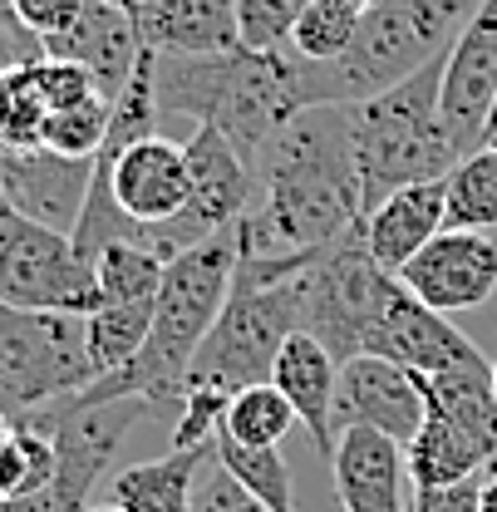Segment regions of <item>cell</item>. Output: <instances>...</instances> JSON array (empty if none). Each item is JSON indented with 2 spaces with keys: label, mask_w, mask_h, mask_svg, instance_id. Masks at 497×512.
Returning a JSON list of instances; mask_svg holds the SVG:
<instances>
[{
  "label": "cell",
  "mask_w": 497,
  "mask_h": 512,
  "mask_svg": "<svg viewBox=\"0 0 497 512\" xmlns=\"http://www.w3.org/2000/svg\"><path fill=\"white\" fill-rule=\"evenodd\" d=\"M0 301L20 311L89 316L99 306V276L74 252L69 232H55L0 197Z\"/></svg>",
  "instance_id": "ba28073f"
},
{
  "label": "cell",
  "mask_w": 497,
  "mask_h": 512,
  "mask_svg": "<svg viewBox=\"0 0 497 512\" xmlns=\"http://www.w3.org/2000/svg\"><path fill=\"white\" fill-rule=\"evenodd\" d=\"M99 380L84 316L20 311L0 301V409L10 419L40 414Z\"/></svg>",
  "instance_id": "8992f818"
},
{
  "label": "cell",
  "mask_w": 497,
  "mask_h": 512,
  "mask_svg": "<svg viewBox=\"0 0 497 512\" xmlns=\"http://www.w3.org/2000/svg\"><path fill=\"white\" fill-rule=\"evenodd\" d=\"M217 453V444L207 448H168L163 458L148 463H128L109 478V503L124 512H187L192 488L202 463Z\"/></svg>",
  "instance_id": "44dd1931"
},
{
  "label": "cell",
  "mask_w": 497,
  "mask_h": 512,
  "mask_svg": "<svg viewBox=\"0 0 497 512\" xmlns=\"http://www.w3.org/2000/svg\"><path fill=\"white\" fill-rule=\"evenodd\" d=\"M187 512H266V508L251 498L247 488L222 468V458L212 453V458L202 463V473H197V488H192Z\"/></svg>",
  "instance_id": "e575fe53"
},
{
  "label": "cell",
  "mask_w": 497,
  "mask_h": 512,
  "mask_svg": "<svg viewBox=\"0 0 497 512\" xmlns=\"http://www.w3.org/2000/svg\"><path fill=\"white\" fill-rule=\"evenodd\" d=\"M94 163L109 173V197L119 202V212L148 232H158L163 222H173L187 207V192H192L187 148L163 133H148L133 143L109 133L104 148L94 153Z\"/></svg>",
  "instance_id": "30bf717a"
},
{
  "label": "cell",
  "mask_w": 497,
  "mask_h": 512,
  "mask_svg": "<svg viewBox=\"0 0 497 512\" xmlns=\"http://www.w3.org/2000/svg\"><path fill=\"white\" fill-rule=\"evenodd\" d=\"M404 473H409V453L399 439L379 429L335 434L330 478H335L340 512H409L414 503L404 498Z\"/></svg>",
  "instance_id": "e0dca14e"
},
{
  "label": "cell",
  "mask_w": 497,
  "mask_h": 512,
  "mask_svg": "<svg viewBox=\"0 0 497 512\" xmlns=\"http://www.w3.org/2000/svg\"><path fill=\"white\" fill-rule=\"evenodd\" d=\"M429 399H424V380L384 355H355L340 365V384H335V434L340 429H379L389 439L409 448L414 434L424 429Z\"/></svg>",
  "instance_id": "4fadbf2b"
},
{
  "label": "cell",
  "mask_w": 497,
  "mask_h": 512,
  "mask_svg": "<svg viewBox=\"0 0 497 512\" xmlns=\"http://www.w3.org/2000/svg\"><path fill=\"white\" fill-rule=\"evenodd\" d=\"M404 291H414L438 316L478 311L497 296V237L443 227L424 252L399 271Z\"/></svg>",
  "instance_id": "7c38bea8"
},
{
  "label": "cell",
  "mask_w": 497,
  "mask_h": 512,
  "mask_svg": "<svg viewBox=\"0 0 497 512\" xmlns=\"http://www.w3.org/2000/svg\"><path fill=\"white\" fill-rule=\"evenodd\" d=\"M109 119H114V104L109 99H89V104H74V109H55L45 119L40 143L55 148L64 158H94L109 138Z\"/></svg>",
  "instance_id": "f546056e"
},
{
  "label": "cell",
  "mask_w": 497,
  "mask_h": 512,
  "mask_svg": "<svg viewBox=\"0 0 497 512\" xmlns=\"http://www.w3.org/2000/svg\"><path fill=\"white\" fill-rule=\"evenodd\" d=\"M60 468V448L45 429L15 419L10 439L0 448V498H20V493H35L55 478Z\"/></svg>",
  "instance_id": "83f0119b"
},
{
  "label": "cell",
  "mask_w": 497,
  "mask_h": 512,
  "mask_svg": "<svg viewBox=\"0 0 497 512\" xmlns=\"http://www.w3.org/2000/svg\"><path fill=\"white\" fill-rule=\"evenodd\" d=\"M365 355H384L414 375H438L468 355H478V345L453 325V316H438L434 306H424L414 291H404V281L394 276L384 286V301L374 311Z\"/></svg>",
  "instance_id": "9a60e30c"
},
{
  "label": "cell",
  "mask_w": 497,
  "mask_h": 512,
  "mask_svg": "<svg viewBox=\"0 0 497 512\" xmlns=\"http://www.w3.org/2000/svg\"><path fill=\"white\" fill-rule=\"evenodd\" d=\"M330 5H340V10H355V15H365L374 0H330Z\"/></svg>",
  "instance_id": "ab89813d"
},
{
  "label": "cell",
  "mask_w": 497,
  "mask_h": 512,
  "mask_svg": "<svg viewBox=\"0 0 497 512\" xmlns=\"http://www.w3.org/2000/svg\"><path fill=\"white\" fill-rule=\"evenodd\" d=\"M409 512H414V508H409Z\"/></svg>",
  "instance_id": "f6af8a7d"
},
{
  "label": "cell",
  "mask_w": 497,
  "mask_h": 512,
  "mask_svg": "<svg viewBox=\"0 0 497 512\" xmlns=\"http://www.w3.org/2000/svg\"><path fill=\"white\" fill-rule=\"evenodd\" d=\"M478 5L483 0H374L355 25L350 50L340 60H325L335 99L360 104L394 89L458 40Z\"/></svg>",
  "instance_id": "5b68a950"
},
{
  "label": "cell",
  "mask_w": 497,
  "mask_h": 512,
  "mask_svg": "<svg viewBox=\"0 0 497 512\" xmlns=\"http://www.w3.org/2000/svg\"><path fill=\"white\" fill-rule=\"evenodd\" d=\"M227 389H187L183 409L173 419V448H207L217 444L212 434H222V414H227Z\"/></svg>",
  "instance_id": "836d02e7"
},
{
  "label": "cell",
  "mask_w": 497,
  "mask_h": 512,
  "mask_svg": "<svg viewBox=\"0 0 497 512\" xmlns=\"http://www.w3.org/2000/svg\"><path fill=\"white\" fill-rule=\"evenodd\" d=\"M306 261H256L237 256L232 291L222 301V316L212 320L202 350L192 355L187 389H247L271 380V365L281 345L301 330L296 311V271Z\"/></svg>",
  "instance_id": "277c9868"
},
{
  "label": "cell",
  "mask_w": 497,
  "mask_h": 512,
  "mask_svg": "<svg viewBox=\"0 0 497 512\" xmlns=\"http://www.w3.org/2000/svg\"><path fill=\"white\" fill-rule=\"evenodd\" d=\"M45 99L30 79V64H15V69H0V138L5 143H40L45 133Z\"/></svg>",
  "instance_id": "4dcf8cb0"
},
{
  "label": "cell",
  "mask_w": 497,
  "mask_h": 512,
  "mask_svg": "<svg viewBox=\"0 0 497 512\" xmlns=\"http://www.w3.org/2000/svg\"><path fill=\"white\" fill-rule=\"evenodd\" d=\"M138 35L158 55H227L242 50L237 0H138Z\"/></svg>",
  "instance_id": "ac0fdd59"
},
{
  "label": "cell",
  "mask_w": 497,
  "mask_h": 512,
  "mask_svg": "<svg viewBox=\"0 0 497 512\" xmlns=\"http://www.w3.org/2000/svg\"><path fill=\"white\" fill-rule=\"evenodd\" d=\"M217 458L266 512H296V483H291V463L281 458V448H247L217 439Z\"/></svg>",
  "instance_id": "484cf974"
},
{
  "label": "cell",
  "mask_w": 497,
  "mask_h": 512,
  "mask_svg": "<svg viewBox=\"0 0 497 512\" xmlns=\"http://www.w3.org/2000/svg\"><path fill=\"white\" fill-rule=\"evenodd\" d=\"M237 256H242L237 232L168 256V271H163V286H158V301H153V330H148L143 350L124 370L94 380L74 399H94V404L99 399H143L153 414L178 419L192 355L202 350L212 320L222 316V301H227L232 276H237Z\"/></svg>",
  "instance_id": "7a4b0ae2"
},
{
  "label": "cell",
  "mask_w": 497,
  "mask_h": 512,
  "mask_svg": "<svg viewBox=\"0 0 497 512\" xmlns=\"http://www.w3.org/2000/svg\"><path fill=\"white\" fill-rule=\"evenodd\" d=\"M483 512H497V463L483 473Z\"/></svg>",
  "instance_id": "f35d334b"
},
{
  "label": "cell",
  "mask_w": 497,
  "mask_h": 512,
  "mask_svg": "<svg viewBox=\"0 0 497 512\" xmlns=\"http://www.w3.org/2000/svg\"><path fill=\"white\" fill-rule=\"evenodd\" d=\"M153 330V301H99L89 316H84V335H89V360L104 375L124 370L128 360L143 350Z\"/></svg>",
  "instance_id": "cb8c5ba5"
},
{
  "label": "cell",
  "mask_w": 497,
  "mask_h": 512,
  "mask_svg": "<svg viewBox=\"0 0 497 512\" xmlns=\"http://www.w3.org/2000/svg\"><path fill=\"white\" fill-rule=\"evenodd\" d=\"M443 227L497 232V143L463 153L443 178Z\"/></svg>",
  "instance_id": "603a6c76"
},
{
  "label": "cell",
  "mask_w": 497,
  "mask_h": 512,
  "mask_svg": "<svg viewBox=\"0 0 497 512\" xmlns=\"http://www.w3.org/2000/svg\"><path fill=\"white\" fill-rule=\"evenodd\" d=\"M84 0H10V15L35 35V40H50V35H64L74 20H79Z\"/></svg>",
  "instance_id": "d590c367"
},
{
  "label": "cell",
  "mask_w": 497,
  "mask_h": 512,
  "mask_svg": "<svg viewBox=\"0 0 497 512\" xmlns=\"http://www.w3.org/2000/svg\"><path fill=\"white\" fill-rule=\"evenodd\" d=\"M271 384L291 399V409H296V419H301V429L311 434V444L320 448V458L330 463V453H335V384H340V360L315 340L306 330H296L286 345H281V355H276V365H271Z\"/></svg>",
  "instance_id": "d6986e66"
},
{
  "label": "cell",
  "mask_w": 497,
  "mask_h": 512,
  "mask_svg": "<svg viewBox=\"0 0 497 512\" xmlns=\"http://www.w3.org/2000/svg\"><path fill=\"white\" fill-rule=\"evenodd\" d=\"M50 60H74L84 64L99 84V94L114 104L124 94V84L133 79V69L143 60V35H138V20L124 0H84L79 20L64 30V35H50L40 40Z\"/></svg>",
  "instance_id": "2e32d148"
},
{
  "label": "cell",
  "mask_w": 497,
  "mask_h": 512,
  "mask_svg": "<svg viewBox=\"0 0 497 512\" xmlns=\"http://www.w3.org/2000/svg\"><path fill=\"white\" fill-rule=\"evenodd\" d=\"M94 183V158H64L45 143H5L0 138V197L55 227V232H74L79 212H84V197Z\"/></svg>",
  "instance_id": "5bb4252c"
},
{
  "label": "cell",
  "mask_w": 497,
  "mask_h": 512,
  "mask_svg": "<svg viewBox=\"0 0 497 512\" xmlns=\"http://www.w3.org/2000/svg\"><path fill=\"white\" fill-rule=\"evenodd\" d=\"M493 389H497V355H493Z\"/></svg>",
  "instance_id": "ee69618b"
},
{
  "label": "cell",
  "mask_w": 497,
  "mask_h": 512,
  "mask_svg": "<svg viewBox=\"0 0 497 512\" xmlns=\"http://www.w3.org/2000/svg\"><path fill=\"white\" fill-rule=\"evenodd\" d=\"M355 25H360L355 10H340V5H330V0H311V10L296 20L286 50H296L301 60H315V64L340 60V55L350 50V40H355Z\"/></svg>",
  "instance_id": "f1b7e54d"
},
{
  "label": "cell",
  "mask_w": 497,
  "mask_h": 512,
  "mask_svg": "<svg viewBox=\"0 0 497 512\" xmlns=\"http://www.w3.org/2000/svg\"><path fill=\"white\" fill-rule=\"evenodd\" d=\"M409 453V478L414 488H448V483H463V478H483L497 463V444L443 419V414H424V429L414 434Z\"/></svg>",
  "instance_id": "7402d4cb"
},
{
  "label": "cell",
  "mask_w": 497,
  "mask_h": 512,
  "mask_svg": "<svg viewBox=\"0 0 497 512\" xmlns=\"http://www.w3.org/2000/svg\"><path fill=\"white\" fill-rule=\"evenodd\" d=\"M296 409L291 399L276 389L271 380L247 384L227 399V414H222V434L217 439H232V444H247V448H281V439L296 429Z\"/></svg>",
  "instance_id": "d4e9b609"
},
{
  "label": "cell",
  "mask_w": 497,
  "mask_h": 512,
  "mask_svg": "<svg viewBox=\"0 0 497 512\" xmlns=\"http://www.w3.org/2000/svg\"><path fill=\"white\" fill-rule=\"evenodd\" d=\"M10 429H15V419H10V414L0 409V448H5V439H10Z\"/></svg>",
  "instance_id": "60d3db41"
},
{
  "label": "cell",
  "mask_w": 497,
  "mask_h": 512,
  "mask_svg": "<svg viewBox=\"0 0 497 512\" xmlns=\"http://www.w3.org/2000/svg\"><path fill=\"white\" fill-rule=\"evenodd\" d=\"M443 64H448V50L434 55L424 69H414L409 79H399L394 89L350 104L365 212L374 202H384L394 188L448 178V168L458 163L453 133L443 124V109H438Z\"/></svg>",
  "instance_id": "3957f363"
},
{
  "label": "cell",
  "mask_w": 497,
  "mask_h": 512,
  "mask_svg": "<svg viewBox=\"0 0 497 512\" xmlns=\"http://www.w3.org/2000/svg\"><path fill=\"white\" fill-rule=\"evenodd\" d=\"M84 512H124V508H114V503H109V508H84Z\"/></svg>",
  "instance_id": "7bdbcfd3"
},
{
  "label": "cell",
  "mask_w": 497,
  "mask_h": 512,
  "mask_svg": "<svg viewBox=\"0 0 497 512\" xmlns=\"http://www.w3.org/2000/svg\"><path fill=\"white\" fill-rule=\"evenodd\" d=\"M256 197L237 222V247L256 261H311L365 222L350 104L301 109L251 158Z\"/></svg>",
  "instance_id": "6da1fadb"
},
{
  "label": "cell",
  "mask_w": 497,
  "mask_h": 512,
  "mask_svg": "<svg viewBox=\"0 0 497 512\" xmlns=\"http://www.w3.org/2000/svg\"><path fill=\"white\" fill-rule=\"evenodd\" d=\"M168 256L138 242H109L94 256V276H99V301H158Z\"/></svg>",
  "instance_id": "4316f807"
},
{
  "label": "cell",
  "mask_w": 497,
  "mask_h": 512,
  "mask_svg": "<svg viewBox=\"0 0 497 512\" xmlns=\"http://www.w3.org/2000/svg\"><path fill=\"white\" fill-rule=\"evenodd\" d=\"M30 79H35V89H40V99H45L50 114L55 109H74V104H89V99H104L99 84H94V74L74 60L40 55V60H30Z\"/></svg>",
  "instance_id": "d6a6232c"
},
{
  "label": "cell",
  "mask_w": 497,
  "mask_h": 512,
  "mask_svg": "<svg viewBox=\"0 0 497 512\" xmlns=\"http://www.w3.org/2000/svg\"><path fill=\"white\" fill-rule=\"evenodd\" d=\"M183 148H187L192 192H187L183 212L153 232V247L163 256H178L187 247H202L212 237L237 232V222L247 217L251 197H256V173H251L247 158L232 148V138L222 128L197 124Z\"/></svg>",
  "instance_id": "9c48e42d"
},
{
  "label": "cell",
  "mask_w": 497,
  "mask_h": 512,
  "mask_svg": "<svg viewBox=\"0 0 497 512\" xmlns=\"http://www.w3.org/2000/svg\"><path fill=\"white\" fill-rule=\"evenodd\" d=\"M45 55V45L15 20V15H5L0 20V69H15V64H30Z\"/></svg>",
  "instance_id": "74e56055"
},
{
  "label": "cell",
  "mask_w": 497,
  "mask_h": 512,
  "mask_svg": "<svg viewBox=\"0 0 497 512\" xmlns=\"http://www.w3.org/2000/svg\"><path fill=\"white\" fill-rule=\"evenodd\" d=\"M394 281V271H384L370 256L360 227L350 237H340L335 247L315 252L301 271H296V311H301V330L315 335L340 365L365 355L374 311L384 301V286Z\"/></svg>",
  "instance_id": "52a82bcc"
},
{
  "label": "cell",
  "mask_w": 497,
  "mask_h": 512,
  "mask_svg": "<svg viewBox=\"0 0 497 512\" xmlns=\"http://www.w3.org/2000/svg\"><path fill=\"white\" fill-rule=\"evenodd\" d=\"M438 232H443V178L394 188L384 202H374L360 222V237H365L370 256L394 276L424 252Z\"/></svg>",
  "instance_id": "ffe728a7"
},
{
  "label": "cell",
  "mask_w": 497,
  "mask_h": 512,
  "mask_svg": "<svg viewBox=\"0 0 497 512\" xmlns=\"http://www.w3.org/2000/svg\"><path fill=\"white\" fill-rule=\"evenodd\" d=\"M311 10V0H237V35L242 50H286L296 20Z\"/></svg>",
  "instance_id": "1f68e13d"
},
{
  "label": "cell",
  "mask_w": 497,
  "mask_h": 512,
  "mask_svg": "<svg viewBox=\"0 0 497 512\" xmlns=\"http://www.w3.org/2000/svg\"><path fill=\"white\" fill-rule=\"evenodd\" d=\"M497 99V0H483L473 20L458 30L448 45L443 84H438V109L453 133L458 158L488 143V109Z\"/></svg>",
  "instance_id": "8fae6325"
},
{
  "label": "cell",
  "mask_w": 497,
  "mask_h": 512,
  "mask_svg": "<svg viewBox=\"0 0 497 512\" xmlns=\"http://www.w3.org/2000/svg\"><path fill=\"white\" fill-rule=\"evenodd\" d=\"M488 143H497V99H493V109H488Z\"/></svg>",
  "instance_id": "b9f144b4"
},
{
  "label": "cell",
  "mask_w": 497,
  "mask_h": 512,
  "mask_svg": "<svg viewBox=\"0 0 497 512\" xmlns=\"http://www.w3.org/2000/svg\"><path fill=\"white\" fill-rule=\"evenodd\" d=\"M414 512H483V478H463L448 488H414Z\"/></svg>",
  "instance_id": "8d00e7d4"
}]
</instances>
